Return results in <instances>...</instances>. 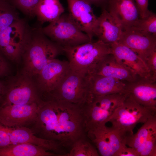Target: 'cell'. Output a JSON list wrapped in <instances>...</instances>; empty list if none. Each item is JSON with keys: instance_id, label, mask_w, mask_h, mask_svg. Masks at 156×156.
I'll use <instances>...</instances> for the list:
<instances>
[{"instance_id": "f546056e", "label": "cell", "mask_w": 156, "mask_h": 156, "mask_svg": "<svg viewBox=\"0 0 156 156\" xmlns=\"http://www.w3.org/2000/svg\"><path fill=\"white\" fill-rule=\"evenodd\" d=\"M12 144L6 127L0 123V149Z\"/></svg>"}, {"instance_id": "d6a6232c", "label": "cell", "mask_w": 156, "mask_h": 156, "mask_svg": "<svg viewBox=\"0 0 156 156\" xmlns=\"http://www.w3.org/2000/svg\"><path fill=\"white\" fill-rule=\"evenodd\" d=\"M9 71V64L0 51V77L7 75Z\"/></svg>"}, {"instance_id": "4316f807", "label": "cell", "mask_w": 156, "mask_h": 156, "mask_svg": "<svg viewBox=\"0 0 156 156\" xmlns=\"http://www.w3.org/2000/svg\"><path fill=\"white\" fill-rule=\"evenodd\" d=\"M135 28L156 35V14L150 11L144 18H140L132 26Z\"/></svg>"}, {"instance_id": "5bb4252c", "label": "cell", "mask_w": 156, "mask_h": 156, "mask_svg": "<svg viewBox=\"0 0 156 156\" xmlns=\"http://www.w3.org/2000/svg\"><path fill=\"white\" fill-rule=\"evenodd\" d=\"M111 53L117 61L135 75L154 80L145 62L129 48L118 42L110 44Z\"/></svg>"}, {"instance_id": "cb8c5ba5", "label": "cell", "mask_w": 156, "mask_h": 156, "mask_svg": "<svg viewBox=\"0 0 156 156\" xmlns=\"http://www.w3.org/2000/svg\"><path fill=\"white\" fill-rule=\"evenodd\" d=\"M156 136V115L149 118L135 134L127 135L126 145L135 150Z\"/></svg>"}, {"instance_id": "7402d4cb", "label": "cell", "mask_w": 156, "mask_h": 156, "mask_svg": "<svg viewBox=\"0 0 156 156\" xmlns=\"http://www.w3.org/2000/svg\"><path fill=\"white\" fill-rule=\"evenodd\" d=\"M64 10L60 0H39L35 10V15L41 25L56 20Z\"/></svg>"}, {"instance_id": "5b68a950", "label": "cell", "mask_w": 156, "mask_h": 156, "mask_svg": "<svg viewBox=\"0 0 156 156\" xmlns=\"http://www.w3.org/2000/svg\"><path fill=\"white\" fill-rule=\"evenodd\" d=\"M156 115V109L146 107L137 103L128 95L116 109L108 122L112 127L125 133L133 134V130L139 123H144Z\"/></svg>"}, {"instance_id": "4dcf8cb0", "label": "cell", "mask_w": 156, "mask_h": 156, "mask_svg": "<svg viewBox=\"0 0 156 156\" xmlns=\"http://www.w3.org/2000/svg\"><path fill=\"white\" fill-rule=\"evenodd\" d=\"M138 10L140 18L146 16L150 10L148 9V0H134Z\"/></svg>"}, {"instance_id": "7c38bea8", "label": "cell", "mask_w": 156, "mask_h": 156, "mask_svg": "<svg viewBox=\"0 0 156 156\" xmlns=\"http://www.w3.org/2000/svg\"><path fill=\"white\" fill-rule=\"evenodd\" d=\"M70 68L68 61L55 58L50 61L34 77L39 92L49 95L60 83Z\"/></svg>"}, {"instance_id": "d590c367", "label": "cell", "mask_w": 156, "mask_h": 156, "mask_svg": "<svg viewBox=\"0 0 156 156\" xmlns=\"http://www.w3.org/2000/svg\"><path fill=\"white\" fill-rule=\"evenodd\" d=\"M1 0L10 2L11 0Z\"/></svg>"}, {"instance_id": "30bf717a", "label": "cell", "mask_w": 156, "mask_h": 156, "mask_svg": "<svg viewBox=\"0 0 156 156\" xmlns=\"http://www.w3.org/2000/svg\"><path fill=\"white\" fill-rule=\"evenodd\" d=\"M87 136L102 156H115L125 143L126 135L112 127L92 125L85 127Z\"/></svg>"}, {"instance_id": "4fadbf2b", "label": "cell", "mask_w": 156, "mask_h": 156, "mask_svg": "<svg viewBox=\"0 0 156 156\" xmlns=\"http://www.w3.org/2000/svg\"><path fill=\"white\" fill-rule=\"evenodd\" d=\"M118 42L129 48L145 62L156 49V35L133 27L123 29Z\"/></svg>"}, {"instance_id": "44dd1931", "label": "cell", "mask_w": 156, "mask_h": 156, "mask_svg": "<svg viewBox=\"0 0 156 156\" xmlns=\"http://www.w3.org/2000/svg\"><path fill=\"white\" fill-rule=\"evenodd\" d=\"M91 97L115 94H128L126 83L112 77L88 74Z\"/></svg>"}, {"instance_id": "d4e9b609", "label": "cell", "mask_w": 156, "mask_h": 156, "mask_svg": "<svg viewBox=\"0 0 156 156\" xmlns=\"http://www.w3.org/2000/svg\"><path fill=\"white\" fill-rule=\"evenodd\" d=\"M21 18L15 7L8 2L0 0V30Z\"/></svg>"}, {"instance_id": "836d02e7", "label": "cell", "mask_w": 156, "mask_h": 156, "mask_svg": "<svg viewBox=\"0 0 156 156\" xmlns=\"http://www.w3.org/2000/svg\"><path fill=\"white\" fill-rule=\"evenodd\" d=\"M91 5H94L101 8L102 9H106L109 0H83Z\"/></svg>"}, {"instance_id": "2e32d148", "label": "cell", "mask_w": 156, "mask_h": 156, "mask_svg": "<svg viewBox=\"0 0 156 156\" xmlns=\"http://www.w3.org/2000/svg\"><path fill=\"white\" fill-rule=\"evenodd\" d=\"M69 16L78 27L89 37H94L93 29L97 18L90 4L83 0H67Z\"/></svg>"}, {"instance_id": "1f68e13d", "label": "cell", "mask_w": 156, "mask_h": 156, "mask_svg": "<svg viewBox=\"0 0 156 156\" xmlns=\"http://www.w3.org/2000/svg\"><path fill=\"white\" fill-rule=\"evenodd\" d=\"M115 156H139L133 148L128 147L125 143L122 146L116 154Z\"/></svg>"}, {"instance_id": "7a4b0ae2", "label": "cell", "mask_w": 156, "mask_h": 156, "mask_svg": "<svg viewBox=\"0 0 156 156\" xmlns=\"http://www.w3.org/2000/svg\"><path fill=\"white\" fill-rule=\"evenodd\" d=\"M40 27H31L21 57L20 72L33 79L48 62L64 53L63 47L47 36Z\"/></svg>"}, {"instance_id": "603a6c76", "label": "cell", "mask_w": 156, "mask_h": 156, "mask_svg": "<svg viewBox=\"0 0 156 156\" xmlns=\"http://www.w3.org/2000/svg\"><path fill=\"white\" fill-rule=\"evenodd\" d=\"M0 156H59L41 146L28 143L12 144L0 149Z\"/></svg>"}, {"instance_id": "e575fe53", "label": "cell", "mask_w": 156, "mask_h": 156, "mask_svg": "<svg viewBox=\"0 0 156 156\" xmlns=\"http://www.w3.org/2000/svg\"><path fill=\"white\" fill-rule=\"evenodd\" d=\"M6 88V83L0 80V107L2 103Z\"/></svg>"}, {"instance_id": "83f0119b", "label": "cell", "mask_w": 156, "mask_h": 156, "mask_svg": "<svg viewBox=\"0 0 156 156\" xmlns=\"http://www.w3.org/2000/svg\"><path fill=\"white\" fill-rule=\"evenodd\" d=\"M39 0H11L9 2L29 17H35V10Z\"/></svg>"}, {"instance_id": "ffe728a7", "label": "cell", "mask_w": 156, "mask_h": 156, "mask_svg": "<svg viewBox=\"0 0 156 156\" xmlns=\"http://www.w3.org/2000/svg\"><path fill=\"white\" fill-rule=\"evenodd\" d=\"M90 74L112 77L126 82L134 81L138 76L119 63L112 53L101 59Z\"/></svg>"}, {"instance_id": "ac0fdd59", "label": "cell", "mask_w": 156, "mask_h": 156, "mask_svg": "<svg viewBox=\"0 0 156 156\" xmlns=\"http://www.w3.org/2000/svg\"><path fill=\"white\" fill-rule=\"evenodd\" d=\"M123 28L106 9H102L93 29L94 36L103 42L111 44L118 42Z\"/></svg>"}, {"instance_id": "e0dca14e", "label": "cell", "mask_w": 156, "mask_h": 156, "mask_svg": "<svg viewBox=\"0 0 156 156\" xmlns=\"http://www.w3.org/2000/svg\"><path fill=\"white\" fill-rule=\"evenodd\" d=\"M5 127L12 144L28 143L41 146L60 156H65L67 153L55 142L36 136L31 129L25 126Z\"/></svg>"}, {"instance_id": "277c9868", "label": "cell", "mask_w": 156, "mask_h": 156, "mask_svg": "<svg viewBox=\"0 0 156 156\" xmlns=\"http://www.w3.org/2000/svg\"><path fill=\"white\" fill-rule=\"evenodd\" d=\"M72 69L90 74L103 58L111 53V45L98 40L76 46L63 47Z\"/></svg>"}, {"instance_id": "f1b7e54d", "label": "cell", "mask_w": 156, "mask_h": 156, "mask_svg": "<svg viewBox=\"0 0 156 156\" xmlns=\"http://www.w3.org/2000/svg\"><path fill=\"white\" fill-rule=\"evenodd\" d=\"M145 62L152 77L156 80V49L148 57Z\"/></svg>"}, {"instance_id": "9a60e30c", "label": "cell", "mask_w": 156, "mask_h": 156, "mask_svg": "<svg viewBox=\"0 0 156 156\" xmlns=\"http://www.w3.org/2000/svg\"><path fill=\"white\" fill-rule=\"evenodd\" d=\"M128 95L138 104L156 109V81L137 76L131 82H127Z\"/></svg>"}, {"instance_id": "6da1fadb", "label": "cell", "mask_w": 156, "mask_h": 156, "mask_svg": "<svg viewBox=\"0 0 156 156\" xmlns=\"http://www.w3.org/2000/svg\"><path fill=\"white\" fill-rule=\"evenodd\" d=\"M39 137L53 141L63 149L72 148L78 140L86 137L82 107L50 99L39 110L34 123Z\"/></svg>"}, {"instance_id": "8fae6325", "label": "cell", "mask_w": 156, "mask_h": 156, "mask_svg": "<svg viewBox=\"0 0 156 156\" xmlns=\"http://www.w3.org/2000/svg\"><path fill=\"white\" fill-rule=\"evenodd\" d=\"M44 104L41 105L34 103L1 106L0 107V123L9 128L26 127L34 123L40 108Z\"/></svg>"}, {"instance_id": "9c48e42d", "label": "cell", "mask_w": 156, "mask_h": 156, "mask_svg": "<svg viewBox=\"0 0 156 156\" xmlns=\"http://www.w3.org/2000/svg\"><path fill=\"white\" fill-rule=\"evenodd\" d=\"M31 27L26 19L21 18L0 30V51L4 56L16 62L21 60Z\"/></svg>"}, {"instance_id": "484cf974", "label": "cell", "mask_w": 156, "mask_h": 156, "mask_svg": "<svg viewBox=\"0 0 156 156\" xmlns=\"http://www.w3.org/2000/svg\"><path fill=\"white\" fill-rule=\"evenodd\" d=\"M97 149L86 139L80 138L73 144L66 156H99Z\"/></svg>"}, {"instance_id": "3957f363", "label": "cell", "mask_w": 156, "mask_h": 156, "mask_svg": "<svg viewBox=\"0 0 156 156\" xmlns=\"http://www.w3.org/2000/svg\"><path fill=\"white\" fill-rule=\"evenodd\" d=\"M49 96V99L82 107L91 98L88 74L70 68L60 83Z\"/></svg>"}, {"instance_id": "8992f818", "label": "cell", "mask_w": 156, "mask_h": 156, "mask_svg": "<svg viewBox=\"0 0 156 156\" xmlns=\"http://www.w3.org/2000/svg\"><path fill=\"white\" fill-rule=\"evenodd\" d=\"M40 28L51 40L63 47L76 46L92 41L78 27L68 13L63 14L56 20L45 27H40Z\"/></svg>"}, {"instance_id": "d6986e66", "label": "cell", "mask_w": 156, "mask_h": 156, "mask_svg": "<svg viewBox=\"0 0 156 156\" xmlns=\"http://www.w3.org/2000/svg\"><path fill=\"white\" fill-rule=\"evenodd\" d=\"M106 9L123 29L133 26L140 18L134 0H109Z\"/></svg>"}, {"instance_id": "52a82bcc", "label": "cell", "mask_w": 156, "mask_h": 156, "mask_svg": "<svg viewBox=\"0 0 156 156\" xmlns=\"http://www.w3.org/2000/svg\"><path fill=\"white\" fill-rule=\"evenodd\" d=\"M128 94L118 93L93 97L82 107L85 126L105 125Z\"/></svg>"}, {"instance_id": "ba28073f", "label": "cell", "mask_w": 156, "mask_h": 156, "mask_svg": "<svg viewBox=\"0 0 156 156\" xmlns=\"http://www.w3.org/2000/svg\"><path fill=\"white\" fill-rule=\"evenodd\" d=\"M6 83V88L1 107L36 103L43 104L34 79L21 73Z\"/></svg>"}]
</instances>
